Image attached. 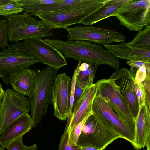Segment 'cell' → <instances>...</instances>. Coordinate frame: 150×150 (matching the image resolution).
I'll return each mask as SVG.
<instances>
[{
	"label": "cell",
	"mask_w": 150,
	"mask_h": 150,
	"mask_svg": "<svg viewBox=\"0 0 150 150\" xmlns=\"http://www.w3.org/2000/svg\"><path fill=\"white\" fill-rule=\"evenodd\" d=\"M46 42L65 55L82 62L110 66L116 70L120 67L119 59L100 45L87 41H63L55 38H45Z\"/></svg>",
	"instance_id": "6da1fadb"
},
{
	"label": "cell",
	"mask_w": 150,
	"mask_h": 150,
	"mask_svg": "<svg viewBox=\"0 0 150 150\" xmlns=\"http://www.w3.org/2000/svg\"><path fill=\"white\" fill-rule=\"evenodd\" d=\"M32 69L35 76V86L28 99L34 127L41 122L43 116L47 113L51 102L52 85L59 69L48 66L41 70Z\"/></svg>",
	"instance_id": "7a4b0ae2"
},
{
	"label": "cell",
	"mask_w": 150,
	"mask_h": 150,
	"mask_svg": "<svg viewBox=\"0 0 150 150\" xmlns=\"http://www.w3.org/2000/svg\"><path fill=\"white\" fill-rule=\"evenodd\" d=\"M108 0H84L82 3L55 11H38L34 14L51 30L65 29L81 21L104 5Z\"/></svg>",
	"instance_id": "3957f363"
},
{
	"label": "cell",
	"mask_w": 150,
	"mask_h": 150,
	"mask_svg": "<svg viewBox=\"0 0 150 150\" xmlns=\"http://www.w3.org/2000/svg\"><path fill=\"white\" fill-rule=\"evenodd\" d=\"M8 20V38L12 42L22 40L42 38L54 35L42 21L36 20L28 13L5 16Z\"/></svg>",
	"instance_id": "277c9868"
},
{
	"label": "cell",
	"mask_w": 150,
	"mask_h": 150,
	"mask_svg": "<svg viewBox=\"0 0 150 150\" xmlns=\"http://www.w3.org/2000/svg\"><path fill=\"white\" fill-rule=\"evenodd\" d=\"M38 63L40 61L28 51L23 43L18 42L0 52V75L4 83L8 85L22 70Z\"/></svg>",
	"instance_id": "5b68a950"
},
{
	"label": "cell",
	"mask_w": 150,
	"mask_h": 150,
	"mask_svg": "<svg viewBox=\"0 0 150 150\" xmlns=\"http://www.w3.org/2000/svg\"><path fill=\"white\" fill-rule=\"evenodd\" d=\"M91 110L92 115L103 125L133 145L134 137L114 112L107 98L96 93L93 101Z\"/></svg>",
	"instance_id": "8992f818"
},
{
	"label": "cell",
	"mask_w": 150,
	"mask_h": 150,
	"mask_svg": "<svg viewBox=\"0 0 150 150\" xmlns=\"http://www.w3.org/2000/svg\"><path fill=\"white\" fill-rule=\"evenodd\" d=\"M119 138L120 136L105 128L92 114L85 122L76 144L81 147L92 146L104 150Z\"/></svg>",
	"instance_id": "52a82bcc"
},
{
	"label": "cell",
	"mask_w": 150,
	"mask_h": 150,
	"mask_svg": "<svg viewBox=\"0 0 150 150\" xmlns=\"http://www.w3.org/2000/svg\"><path fill=\"white\" fill-rule=\"evenodd\" d=\"M97 93L107 98L114 112L124 123L135 138V119L127 105L109 79H102L96 83Z\"/></svg>",
	"instance_id": "ba28073f"
},
{
	"label": "cell",
	"mask_w": 150,
	"mask_h": 150,
	"mask_svg": "<svg viewBox=\"0 0 150 150\" xmlns=\"http://www.w3.org/2000/svg\"><path fill=\"white\" fill-rule=\"evenodd\" d=\"M115 16L129 30H142L150 24V0H131Z\"/></svg>",
	"instance_id": "9c48e42d"
},
{
	"label": "cell",
	"mask_w": 150,
	"mask_h": 150,
	"mask_svg": "<svg viewBox=\"0 0 150 150\" xmlns=\"http://www.w3.org/2000/svg\"><path fill=\"white\" fill-rule=\"evenodd\" d=\"M67 40H85L98 44L124 42L126 37L114 30L93 26H78L67 28Z\"/></svg>",
	"instance_id": "30bf717a"
},
{
	"label": "cell",
	"mask_w": 150,
	"mask_h": 150,
	"mask_svg": "<svg viewBox=\"0 0 150 150\" xmlns=\"http://www.w3.org/2000/svg\"><path fill=\"white\" fill-rule=\"evenodd\" d=\"M31 111L28 98L8 88L0 110V134L11 123Z\"/></svg>",
	"instance_id": "8fae6325"
},
{
	"label": "cell",
	"mask_w": 150,
	"mask_h": 150,
	"mask_svg": "<svg viewBox=\"0 0 150 150\" xmlns=\"http://www.w3.org/2000/svg\"><path fill=\"white\" fill-rule=\"evenodd\" d=\"M22 43L28 51L40 63L58 69L67 65L63 54L42 39H27Z\"/></svg>",
	"instance_id": "7c38bea8"
},
{
	"label": "cell",
	"mask_w": 150,
	"mask_h": 150,
	"mask_svg": "<svg viewBox=\"0 0 150 150\" xmlns=\"http://www.w3.org/2000/svg\"><path fill=\"white\" fill-rule=\"evenodd\" d=\"M71 79L65 73L57 75L52 90L51 102L54 115L62 120L67 118L69 113Z\"/></svg>",
	"instance_id": "4fadbf2b"
},
{
	"label": "cell",
	"mask_w": 150,
	"mask_h": 150,
	"mask_svg": "<svg viewBox=\"0 0 150 150\" xmlns=\"http://www.w3.org/2000/svg\"><path fill=\"white\" fill-rule=\"evenodd\" d=\"M109 79L113 83L135 119L139 108L135 91V82L129 70L125 68L117 69Z\"/></svg>",
	"instance_id": "5bb4252c"
},
{
	"label": "cell",
	"mask_w": 150,
	"mask_h": 150,
	"mask_svg": "<svg viewBox=\"0 0 150 150\" xmlns=\"http://www.w3.org/2000/svg\"><path fill=\"white\" fill-rule=\"evenodd\" d=\"M97 92L96 83H93L83 91L73 110L70 124L67 131L69 134L74 127L81 121L91 110L93 101Z\"/></svg>",
	"instance_id": "9a60e30c"
},
{
	"label": "cell",
	"mask_w": 150,
	"mask_h": 150,
	"mask_svg": "<svg viewBox=\"0 0 150 150\" xmlns=\"http://www.w3.org/2000/svg\"><path fill=\"white\" fill-rule=\"evenodd\" d=\"M33 128L31 117L24 114L9 125L0 134V146L5 148L11 142L29 132Z\"/></svg>",
	"instance_id": "2e32d148"
},
{
	"label": "cell",
	"mask_w": 150,
	"mask_h": 150,
	"mask_svg": "<svg viewBox=\"0 0 150 150\" xmlns=\"http://www.w3.org/2000/svg\"><path fill=\"white\" fill-rule=\"evenodd\" d=\"M135 131L134 148L137 150L144 148L150 138V110L146 103L139 108L135 119Z\"/></svg>",
	"instance_id": "e0dca14e"
},
{
	"label": "cell",
	"mask_w": 150,
	"mask_h": 150,
	"mask_svg": "<svg viewBox=\"0 0 150 150\" xmlns=\"http://www.w3.org/2000/svg\"><path fill=\"white\" fill-rule=\"evenodd\" d=\"M131 0H108L100 8L83 19L79 23L91 25L109 17L115 16Z\"/></svg>",
	"instance_id": "ac0fdd59"
},
{
	"label": "cell",
	"mask_w": 150,
	"mask_h": 150,
	"mask_svg": "<svg viewBox=\"0 0 150 150\" xmlns=\"http://www.w3.org/2000/svg\"><path fill=\"white\" fill-rule=\"evenodd\" d=\"M103 45L110 52L118 58L150 61V50L136 47L124 42L116 45Z\"/></svg>",
	"instance_id": "d6986e66"
},
{
	"label": "cell",
	"mask_w": 150,
	"mask_h": 150,
	"mask_svg": "<svg viewBox=\"0 0 150 150\" xmlns=\"http://www.w3.org/2000/svg\"><path fill=\"white\" fill-rule=\"evenodd\" d=\"M35 78L32 69H23L17 74L10 84L16 93L29 97L33 93L35 86Z\"/></svg>",
	"instance_id": "ffe728a7"
},
{
	"label": "cell",
	"mask_w": 150,
	"mask_h": 150,
	"mask_svg": "<svg viewBox=\"0 0 150 150\" xmlns=\"http://www.w3.org/2000/svg\"><path fill=\"white\" fill-rule=\"evenodd\" d=\"M24 9L25 12L30 13L31 16L39 11H42L60 0H16Z\"/></svg>",
	"instance_id": "44dd1931"
},
{
	"label": "cell",
	"mask_w": 150,
	"mask_h": 150,
	"mask_svg": "<svg viewBox=\"0 0 150 150\" xmlns=\"http://www.w3.org/2000/svg\"><path fill=\"white\" fill-rule=\"evenodd\" d=\"M127 43L136 47L150 50V25L139 31L132 41Z\"/></svg>",
	"instance_id": "7402d4cb"
},
{
	"label": "cell",
	"mask_w": 150,
	"mask_h": 150,
	"mask_svg": "<svg viewBox=\"0 0 150 150\" xmlns=\"http://www.w3.org/2000/svg\"><path fill=\"white\" fill-rule=\"evenodd\" d=\"M98 66V65L89 63V67L86 70L81 71H79L76 78L88 86H90L93 83Z\"/></svg>",
	"instance_id": "603a6c76"
},
{
	"label": "cell",
	"mask_w": 150,
	"mask_h": 150,
	"mask_svg": "<svg viewBox=\"0 0 150 150\" xmlns=\"http://www.w3.org/2000/svg\"><path fill=\"white\" fill-rule=\"evenodd\" d=\"M23 8L16 0H10L7 3L0 6V15L8 16L23 12Z\"/></svg>",
	"instance_id": "cb8c5ba5"
},
{
	"label": "cell",
	"mask_w": 150,
	"mask_h": 150,
	"mask_svg": "<svg viewBox=\"0 0 150 150\" xmlns=\"http://www.w3.org/2000/svg\"><path fill=\"white\" fill-rule=\"evenodd\" d=\"M81 63V62L80 61H78V64L76 66V68L74 71L71 80L70 98L69 111V115L67 118V120L65 131H67L68 130L71 123L73 113V107L74 99L76 81L77 76L79 72V66Z\"/></svg>",
	"instance_id": "d4e9b609"
},
{
	"label": "cell",
	"mask_w": 150,
	"mask_h": 150,
	"mask_svg": "<svg viewBox=\"0 0 150 150\" xmlns=\"http://www.w3.org/2000/svg\"><path fill=\"white\" fill-rule=\"evenodd\" d=\"M84 0H60L59 1L54 4L44 9L41 11H55L64 9L80 4Z\"/></svg>",
	"instance_id": "484cf974"
},
{
	"label": "cell",
	"mask_w": 150,
	"mask_h": 150,
	"mask_svg": "<svg viewBox=\"0 0 150 150\" xmlns=\"http://www.w3.org/2000/svg\"><path fill=\"white\" fill-rule=\"evenodd\" d=\"M92 114V112L91 110L81 121L74 127L69 134V141L76 144L85 122L88 118Z\"/></svg>",
	"instance_id": "4316f807"
},
{
	"label": "cell",
	"mask_w": 150,
	"mask_h": 150,
	"mask_svg": "<svg viewBox=\"0 0 150 150\" xmlns=\"http://www.w3.org/2000/svg\"><path fill=\"white\" fill-rule=\"evenodd\" d=\"M69 132L64 131L61 138L59 150H83L81 147L69 141Z\"/></svg>",
	"instance_id": "83f0119b"
},
{
	"label": "cell",
	"mask_w": 150,
	"mask_h": 150,
	"mask_svg": "<svg viewBox=\"0 0 150 150\" xmlns=\"http://www.w3.org/2000/svg\"><path fill=\"white\" fill-rule=\"evenodd\" d=\"M8 34L7 20H0V48L3 50L10 46L8 42Z\"/></svg>",
	"instance_id": "f1b7e54d"
},
{
	"label": "cell",
	"mask_w": 150,
	"mask_h": 150,
	"mask_svg": "<svg viewBox=\"0 0 150 150\" xmlns=\"http://www.w3.org/2000/svg\"><path fill=\"white\" fill-rule=\"evenodd\" d=\"M88 87V86L86 84L83 83L76 78L73 110L78 100L81 96L83 91L85 89Z\"/></svg>",
	"instance_id": "f546056e"
},
{
	"label": "cell",
	"mask_w": 150,
	"mask_h": 150,
	"mask_svg": "<svg viewBox=\"0 0 150 150\" xmlns=\"http://www.w3.org/2000/svg\"><path fill=\"white\" fill-rule=\"evenodd\" d=\"M135 91L139 108L146 103V94L144 88L141 83H135Z\"/></svg>",
	"instance_id": "4dcf8cb0"
},
{
	"label": "cell",
	"mask_w": 150,
	"mask_h": 150,
	"mask_svg": "<svg viewBox=\"0 0 150 150\" xmlns=\"http://www.w3.org/2000/svg\"><path fill=\"white\" fill-rule=\"evenodd\" d=\"M146 77L145 80L141 83L144 86L146 94V103L150 110V70H146Z\"/></svg>",
	"instance_id": "1f68e13d"
},
{
	"label": "cell",
	"mask_w": 150,
	"mask_h": 150,
	"mask_svg": "<svg viewBox=\"0 0 150 150\" xmlns=\"http://www.w3.org/2000/svg\"><path fill=\"white\" fill-rule=\"evenodd\" d=\"M22 136L10 142L6 148L8 150H25L27 146L22 141Z\"/></svg>",
	"instance_id": "d6a6232c"
},
{
	"label": "cell",
	"mask_w": 150,
	"mask_h": 150,
	"mask_svg": "<svg viewBox=\"0 0 150 150\" xmlns=\"http://www.w3.org/2000/svg\"><path fill=\"white\" fill-rule=\"evenodd\" d=\"M126 64L130 67L138 69L144 66L145 67L147 70H150V61L127 60Z\"/></svg>",
	"instance_id": "836d02e7"
},
{
	"label": "cell",
	"mask_w": 150,
	"mask_h": 150,
	"mask_svg": "<svg viewBox=\"0 0 150 150\" xmlns=\"http://www.w3.org/2000/svg\"><path fill=\"white\" fill-rule=\"evenodd\" d=\"M146 69L144 66L139 68L136 72L134 78L135 82L139 83L143 82L146 78Z\"/></svg>",
	"instance_id": "e575fe53"
},
{
	"label": "cell",
	"mask_w": 150,
	"mask_h": 150,
	"mask_svg": "<svg viewBox=\"0 0 150 150\" xmlns=\"http://www.w3.org/2000/svg\"><path fill=\"white\" fill-rule=\"evenodd\" d=\"M83 150H100L94 147L87 146L81 147Z\"/></svg>",
	"instance_id": "d590c367"
},
{
	"label": "cell",
	"mask_w": 150,
	"mask_h": 150,
	"mask_svg": "<svg viewBox=\"0 0 150 150\" xmlns=\"http://www.w3.org/2000/svg\"><path fill=\"white\" fill-rule=\"evenodd\" d=\"M38 149V146L37 145L35 144L33 145L27 146L25 150H37Z\"/></svg>",
	"instance_id": "8d00e7d4"
},
{
	"label": "cell",
	"mask_w": 150,
	"mask_h": 150,
	"mask_svg": "<svg viewBox=\"0 0 150 150\" xmlns=\"http://www.w3.org/2000/svg\"><path fill=\"white\" fill-rule=\"evenodd\" d=\"M146 146V149H150V138L148 140Z\"/></svg>",
	"instance_id": "74e56055"
},
{
	"label": "cell",
	"mask_w": 150,
	"mask_h": 150,
	"mask_svg": "<svg viewBox=\"0 0 150 150\" xmlns=\"http://www.w3.org/2000/svg\"><path fill=\"white\" fill-rule=\"evenodd\" d=\"M10 0H0V6L7 3Z\"/></svg>",
	"instance_id": "f35d334b"
},
{
	"label": "cell",
	"mask_w": 150,
	"mask_h": 150,
	"mask_svg": "<svg viewBox=\"0 0 150 150\" xmlns=\"http://www.w3.org/2000/svg\"><path fill=\"white\" fill-rule=\"evenodd\" d=\"M4 95H0V110L2 105Z\"/></svg>",
	"instance_id": "ab89813d"
},
{
	"label": "cell",
	"mask_w": 150,
	"mask_h": 150,
	"mask_svg": "<svg viewBox=\"0 0 150 150\" xmlns=\"http://www.w3.org/2000/svg\"><path fill=\"white\" fill-rule=\"evenodd\" d=\"M4 91L3 90L2 88H0V95H4Z\"/></svg>",
	"instance_id": "60d3db41"
},
{
	"label": "cell",
	"mask_w": 150,
	"mask_h": 150,
	"mask_svg": "<svg viewBox=\"0 0 150 150\" xmlns=\"http://www.w3.org/2000/svg\"><path fill=\"white\" fill-rule=\"evenodd\" d=\"M5 148L0 146V150H4Z\"/></svg>",
	"instance_id": "b9f144b4"
},
{
	"label": "cell",
	"mask_w": 150,
	"mask_h": 150,
	"mask_svg": "<svg viewBox=\"0 0 150 150\" xmlns=\"http://www.w3.org/2000/svg\"><path fill=\"white\" fill-rule=\"evenodd\" d=\"M2 88V86L1 84L0 83V88Z\"/></svg>",
	"instance_id": "7bdbcfd3"
},
{
	"label": "cell",
	"mask_w": 150,
	"mask_h": 150,
	"mask_svg": "<svg viewBox=\"0 0 150 150\" xmlns=\"http://www.w3.org/2000/svg\"><path fill=\"white\" fill-rule=\"evenodd\" d=\"M146 150H150V149H146Z\"/></svg>",
	"instance_id": "ee69618b"
},
{
	"label": "cell",
	"mask_w": 150,
	"mask_h": 150,
	"mask_svg": "<svg viewBox=\"0 0 150 150\" xmlns=\"http://www.w3.org/2000/svg\"><path fill=\"white\" fill-rule=\"evenodd\" d=\"M0 77H1V76H0Z\"/></svg>",
	"instance_id": "f6af8a7d"
}]
</instances>
